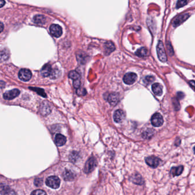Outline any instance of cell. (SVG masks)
<instances>
[{
  "label": "cell",
  "mask_w": 195,
  "mask_h": 195,
  "mask_svg": "<svg viewBox=\"0 0 195 195\" xmlns=\"http://www.w3.org/2000/svg\"><path fill=\"white\" fill-rule=\"evenodd\" d=\"M97 165V161L94 157H90L85 163L84 171L85 173H91Z\"/></svg>",
  "instance_id": "6da1fadb"
},
{
  "label": "cell",
  "mask_w": 195,
  "mask_h": 195,
  "mask_svg": "<svg viewBox=\"0 0 195 195\" xmlns=\"http://www.w3.org/2000/svg\"><path fill=\"white\" fill-rule=\"evenodd\" d=\"M157 53L158 55V58L162 62H166L167 60V57L166 55V53L165 49L163 45V43L161 41H159L157 45Z\"/></svg>",
  "instance_id": "7a4b0ae2"
},
{
  "label": "cell",
  "mask_w": 195,
  "mask_h": 195,
  "mask_svg": "<svg viewBox=\"0 0 195 195\" xmlns=\"http://www.w3.org/2000/svg\"><path fill=\"white\" fill-rule=\"evenodd\" d=\"M46 184L53 189H57L60 185V180L57 176H50L46 178Z\"/></svg>",
  "instance_id": "3957f363"
},
{
  "label": "cell",
  "mask_w": 195,
  "mask_h": 195,
  "mask_svg": "<svg viewBox=\"0 0 195 195\" xmlns=\"http://www.w3.org/2000/svg\"><path fill=\"white\" fill-rule=\"evenodd\" d=\"M69 77L73 80V86L75 88L78 89L81 85V81H80V75L76 71L73 70L69 72Z\"/></svg>",
  "instance_id": "277c9868"
},
{
  "label": "cell",
  "mask_w": 195,
  "mask_h": 195,
  "mask_svg": "<svg viewBox=\"0 0 195 195\" xmlns=\"http://www.w3.org/2000/svg\"><path fill=\"white\" fill-rule=\"evenodd\" d=\"M32 72L28 69H22L18 73L19 78L23 81H28L32 77Z\"/></svg>",
  "instance_id": "5b68a950"
},
{
  "label": "cell",
  "mask_w": 195,
  "mask_h": 195,
  "mask_svg": "<svg viewBox=\"0 0 195 195\" xmlns=\"http://www.w3.org/2000/svg\"><path fill=\"white\" fill-rule=\"evenodd\" d=\"M145 162L148 165L153 168H157L160 164L161 160L155 156H150L145 159Z\"/></svg>",
  "instance_id": "8992f818"
},
{
  "label": "cell",
  "mask_w": 195,
  "mask_h": 195,
  "mask_svg": "<svg viewBox=\"0 0 195 195\" xmlns=\"http://www.w3.org/2000/svg\"><path fill=\"white\" fill-rule=\"evenodd\" d=\"M164 120L160 113L154 114L151 118V123L155 127H160L163 124Z\"/></svg>",
  "instance_id": "52a82bcc"
},
{
  "label": "cell",
  "mask_w": 195,
  "mask_h": 195,
  "mask_svg": "<svg viewBox=\"0 0 195 195\" xmlns=\"http://www.w3.org/2000/svg\"><path fill=\"white\" fill-rule=\"evenodd\" d=\"M0 194L2 195H17V193L8 186L0 184Z\"/></svg>",
  "instance_id": "ba28073f"
},
{
  "label": "cell",
  "mask_w": 195,
  "mask_h": 195,
  "mask_svg": "<svg viewBox=\"0 0 195 195\" xmlns=\"http://www.w3.org/2000/svg\"><path fill=\"white\" fill-rule=\"evenodd\" d=\"M51 33L53 37L59 38L62 34V30L60 26L57 24H52L50 27Z\"/></svg>",
  "instance_id": "9c48e42d"
},
{
  "label": "cell",
  "mask_w": 195,
  "mask_h": 195,
  "mask_svg": "<svg viewBox=\"0 0 195 195\" xmlns=\"http://www.w3.org/2000/svg\"><path fill=\"white\" fill-rule=\"evenodd\" d=\"M20 94V91L17 89H14L10 91H7L4 94V99L7 100H11L14 99V98L17 97V96Z\"/></svg>",
  "instance_id": "30bf717a"
},
{
  "label": "cell",
  "mask_w": 195,
  "mask_h": 195,
  "mask_svg": "<svg viewBox=\"0 0 195 195\" xmlns=\"http://www.w3.org/2000/svg\"><path fill=\"white\" fill-rule=\"evenodd\" d=\"M137 75L135 73H128L123 78L124 82L127 85L133 84L136 81Z\"/></svg>",
  "instance_id": "8fae6325"
},
{
  "label": "cell",
  "mask_w": 195,
  "mask_h": 195,
  "mask_svg": "<svg viewBox=\"0 0 195 195\" xmlns=\"http://www.w3.org/2000/svg\"><path fill=\"white\" fill-rule=\"evenodd\" d=\"M125 118V114L124 112L121 109L117 110L113 115L114 121L117 123H120Z\"/></svg>",
  "instance_id": "7c38bea8"
},
{
  "label": "cell",
  "mask_w": 195,
  "mask_h": 195,
  "mask_svg": "<svg viewBox=\"0 0 195 195\" xmlns=\"http://www.w3.org/2000/svg\"><path fill=\"white\" fill-rule=\"evenodd\" d=\"M108 101L111 105L115 106L120 101V96L117 93H112L108 96Z\"/></svg>",
  "instance_id": "4fadbf2b"
},
{
  "label": "cell",
  "mask_w": 195,
  "mask_h": 195,
  "mask_svg": "<svg viewBox=\"0 0 195 195\" xmlns=\"http://www.w3.org/2000/svg\"><path fill=\"white\" fill-rule=\"evenodd\" d=\"M67 142V138L65 136L61 134H57L55 137V143L59 146H63Z\"/></svg>",
  "instance_id": "5bb4252c"
},
{
  "label": "cell",
  "mask_w": 195,
  "mask_h": 195,
  "mask_svg": "<svg viewBox=\"0 0 195 195\" xmlns=\"http://www.w3.org/2000/svg\"><path fill=\"white\" fill-rule=\"evenodd\" d=\"M62 178L65 181H72L75 178V174L70 170H66L62 173Z\"/></svg>",
  "instance_id": "9a60e30c"
},
{
  "label": "cell",
  "mask_w": 195,
  "mask_h": 195,
  "mask_svg": "<svg viewBox=\"0 0 195 195\" xmlns=\"http://www.w3.org/2000/svg\"><path fill=\"white\" fill-rule=\"evenodd\" d=\"M189 15L187 13H184L182 15H180V16L177 17L173 21V26L175 27H176V26H178L179 25H180L182 22L185 21L189 17Z\"/></svg>",
  "instance_id": "2e32d148"
},
{
  "label": "cell",
  "mask_w": 195,
  "mask_h": 195,
  "mask_svg": "<svg viewBox=\"0 0 195 195\" xmlns=\"http://www.w3.org/2000/svg\"><path fill=\"white\" fill-rule=\"evenodd\" d=\"M184 170V167L183 165L178 166V167H172L170 170V175L172 176H178L180 175Z\"/></svg>",
  "instance_id": "e0dca14e"
},
{
  "label": "cell",
  "mask_w": 195,
  "mask_h": 195,
  "mask_svg": "<svg viewBox=\"0 0 195 195\" xmlns=\"http://www.w3.org/2000/svg\"><path fill=\"white\" fill-rule=\"evenodd\" d=\"M153 92L156 96H160L162 94V86L159 83H155L152 86Z\"/></svg>",
  "instance_id": "ac0fdd59"
},
{
  "label": "cell",
  "mask_w": 195,
  "mask_h": 195,
  "mask_svg": "<svg viewBox=\"0 0 195 195\" xmlns=\"http://www.w3.org/2000/svg\"><path fill=\"white\" fill-rule=\"evenodd\" d=\"M33 21L36 24L43 25L46 22V17L43 15H36L33 18Z\"/></svg>",
  "instance_id": "d6986e66"
},
{
  "label": "cell",
  "mask_w": 195,
  "mask_h": 195,
  "mask_svg": "<svg viewBox=\"0 0 195 195\" xmlns=\"http://www.w3.org/2000/svg\"><path fill=\"white\" fill-rule=\"evenodd\" d=\"M52 68L51 67V65L49 64H45L41 70V75L43 77H49L51 75V72Z\"/></svg>",
  "instance_id": "ffe728a7"
},
{
  "label": "cell",
  "mask_w": 195,
  "mask_h": 195,
  "mask_svg": "<svg viewBox=\"0 0 195 195\" xmlns=\"http://www.w3.org/2000/svg\"><path fill=\"white\" fill-rule=\"evenodd\" d=\"M131 180L135 184H138V185H141L144 183V181H143V179L142 178L141 176L138 174H135L134 176H132Z\"/></svg>",
  "instance_id": "44dd1931"
},
{
  "label": "cell",
  "mask_w": 195,
  "mask_h": 195,
  "mask_svg": "<svg viewBox=\"0 0 195 195\" xmlns=\"http://www.w3.org/2000/svg\"><path fill=\"white\" fill-rule=\"evenodd\" d=\"M51 109L49 105H47L46 104H45V105H43H43H41L40 108V112L43 116L48 115L51 113Z\"/></svg>",
  "instance_id": "7402d4cb"
},
{
  "label": "cell",
  "mask_w": 195,
  "mask_h": 195,
  "mask_svg": "<svg viewBox=\"0 0 195 195\" xmlns=\"http://www.w3.org/2000/svg\"><path fill=\"white\" fill-rule=\"evenodd\" d=\"M136 54L140 57H144L148 56L149 54V51L148 49L145 48H141L140 49H138L136 52Z\"/></svg>",
  "instance_id": "603a6c76"
},
{
  "label": "cell",
  "mask_w": 195,
  "mask_h": 195,
  "mask_svg": "<svg viewBox=\"0 0 195 195\" xmlns=\"http://www.w3.org/2000/svg\"><path fill=\"white\" fill-rule=\"evenodd\" d=\"M60 71L57 69H52L51 72V75L49 77L51 79H56L57 78L60 76Z\"/></svg>",
  "instance_id": "cb8c5ba5"
},
{
  "label": "cell",
  "mask_w": 195,
  "mask_h": 195,
  "mask_svg": "<svg viewBox=\"0 0 195 195\" xmlns=\"http://www.w3.org/2000/svg\"><path fill=\"white\" fill-rule=\"evenodd\" d=\"M105 46L107 48L106 50L108 51V53L112 52L115 49V46H114L113 44L110 42L107 43V45H105Z\"/></svg>",
  "instance_id": "d4e9b609"
},
{
  "label": "cell",
  "mask_w": 195,
  "mask_h": 195,
  "mask_svg": "<svg viewBox=\"0 0 195 195\" xmlns=\"http://www.w3.org/2000/svg\"><path fill=\"white\" fill-rule=\"evenodd\" d=\"M30 195H47L46 192L41 189H37L33 191Z\"/></svg>",
  "instance_id": "484cf974"
},
{
  "label": "cell",
  "mask_w": 195,
  "mask_h": 195,
  "mask_svg": "<svg viewBox=\"0 0 195 195\" xmlns=\"http://www.w3.org/2000/svg\"><path fill=\"white\" fill-rule=\"evenodd\" d=\"M154 80V77L151 76H148L145 77L144 82L146 84H151Z\"/></svg>",
  "instance_id": "4316f807"
},
{
  "label": "cell",
  "mask_w": 195,
  "mask_h": 195,
  "mask_svg": "<svg viewBox=\"0 0 195 195\" xmlns=\"http://www.w3.org/2000/svg\"><path fill=\"white\" fill-rule=\"evenodd\" d=\"M43 181L42 178H36L34 180V184L36 185V186L40 187V186H41L43 185Z\"/></svg>",
  "instance_id": "83f0119b"
},
{
  "label": "cell",
  "mask_w": 195,
  "mask_h": 195,
  "mask_svg": "<svg viewBox=\"0 0 195 195\" xmlns=\"http://www.w3.org/2000/svg\"><path fill=\"white\" fill-rule=\"evenodd\" d=\"M187 1H178L177 3V8H180L181 7H183L186 5H187Z\"/></svg>",
  "instance_id": "f1b7e54d"
},
{
  "label": "cell",
  "mask_w": 195,
  "mask_h": 195,
  "mask_svg": "<svg viewBox=\"0 0 195 195\" xmlns=\"http://www.w3.org/2000/svg\"><path fill=\"white\" fill-rule=\"evenodd\" d=\"M167 48L169 51V53L170 54V56H173V48L171 46V45L170 44V43H168V45L167 44Z\"/></svg>",
  "instance_id": "f546056e"
},
{
  "label": "cell",
  "mask_w": 195,
  "mask_h": 195,
  "mask_svg": "<svg viewBox=\"0 0 195 195\" xmlns=\"http://www.w3.org/2000/svg\"><path fill=\"white\" fill-rule=\"evenodd\" d=\"M85 92L86 91L84 89H81V88L77 89V93L79 95H85V94H86Z\"/></svg>",
  "instance_id": "4dcf8cb0"
},
{
  "label": "cell",
  "mask_w": 195,
  "mask_h": 195,
  "mask_svg": "<svg viewBox=\"0 0 195 195\" xmlns=\"http://www.w3.org/2000/svg\"><path fill=\"white\" fill-rule=\"evenodd\" d=\"M5 4V1L4 0H0V8L3 7Z\"/></svg>",
  "instance_id": "1f68e13d"
},
{
  "label": "cell",
  "mask_w": 195,
  "mask_h": 195,
  "mask_svg": "<svg viewBox=\"0 0 195 195\" xmlns=\"http://www.w3.org/2000/svg\"><path fill=\"white\" fill-rule=\"evenodd\" d=\"M4 29V24H3L2 22H0V33H1V32L3 31Z\"/></svg>",
  "instance_id": "d6a6232c"
},
{
  "label": "cell",
  "mask_w": 195,
  "mask_h": 195,
  "mask_svg": "<svg viewBox=\"0 0 195 195\" xmlns=\"http://www.w3.org/2000/svg\"><path fill=\"white\" fill-rule=\"evenodd\" d=\"M5 85V84L4 81H0V89H2V88H4V86Z\"/></svg>",
  "instance_id": "836d02e7"
},
{
  "label": "cell",
  "mask_w": 195,
  "mask_h": 195,
  "mask_svg": "<svg viewBox=\"0 0 195 195\" xmlns=\"http://www.w3.org/2000/svg\"><path fill=\"white\" fill-rule=\"evenodd\" d=\"M189 84H190V85L191 84L192 85V88L194 89V86H195V81H191L190 82H189Z\"/></svg>",
  "instance_id": "e575fe53"
}]
</instances>
